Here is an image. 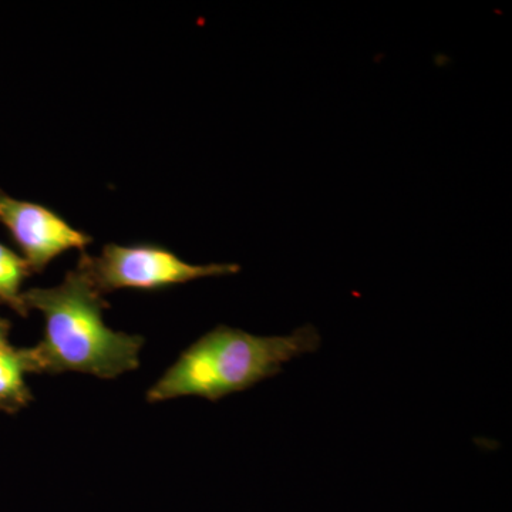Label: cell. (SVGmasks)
<instances>
[{"instance_id":"cell-1","label":"cell","mask_w":512,"mask_h":512,"mask_svg":"<svg viewBox=\"0 0 512 512\" xmlns=\"http://www.w3.org/2000/svg\"><path fill=\"white\" fill-rule=\"evenodd\" d=\"M25 308L42 313L43 339L25 350L29 373H87L116 379L140 366L144 339L110 329L106 303L82 266L67 272L62 284L33 288L22 295Z\"/></svg>"},{"instance_id":"cell-2","label":"cell","mask_w":512,"mask_h":512,"mask_svg":"<svg viewBox=\"0 0 512 512\" xmlns=\"http://www.w3.org/2000/svg\"><path fill=\"white\" fill-rule=\"evenodd\" d=\"M320 335L315 326L296 329L288 336H256L220 325L195 340L177 362L147 392L148 403L178 397H202L218 402L244 392L282 372L295 357L316 352Z\"/></svg>"},{"instance_id":"cell-3","label":"cell","mask_w":512,"mask_h":512,"mask_svg":"<svg viewBox=\"0 0 512 512\" xmlns=\"http://www.w3.org/2000/svg\"><path fill=\"white\" fill-rule=\"evenodd\" d=\"M77 265L82 266L101 295L120 289L154 291L197 279L237 274L241 269L235 264H190L157 245L110 244L100 255H83Z\"/></svg>"},{"instance_id":"cell-4","label":"cell","mask_w":512,"mask_h":512,"mask_svg":"<svg viewBox=\"0 0 512 512\" xmlns=\"http://www.w3.org/2000/svg\"><path fill=\"white\" fill-rule=\"evenodd\" d=\"M0 224L8 229L32 272L43 271L57 256L72 249L82 251L92 242L89 235L72 227L56 212L10 197L2 188Z\"/></svg>"},{"instance_id":"cell-5","label":"cell","mask_w":512,"mask_h":512,"mask_svg":"<svg viewBox=\"0 0 512 512\" xmlns=\"http://www.w3.org/2000/svg\"><path fill=\"white\" fill-rule=\"evenodd\" d=\"M28 373L25 350L12 346L0 350V412L15 414L32 402L25 379Z\"/></svg>"},{"instance_id":"cell-6","label":"cell","mask_w":512,"mask_h":512,"mask_svg":"<svg viewBox=\"0 0 512 512\" xmlns=\"http://www.w3.org/2000/svg\"><path fill=\"white\" fill-rule=\"evenodd\" d=\"M28 262L23 256L0 244V303H6L19 315H28L20 291L23 281L30 274Z\"/></svg>"},{"instance_id":"cell-7","label":"cell","mask_w":512,"mask_h":512,"mask_svg":"<svg viewBox=\"0 0 512 512\" xmlns=\"http://www.w3.org/2000/svg\"><path fill=\"white\" fill-rule=\"evenodd\" d=\"M9 323L6 320L0 319V350L9 348L8 340Z\"/></svg>"}]
</instances>
